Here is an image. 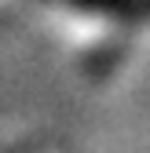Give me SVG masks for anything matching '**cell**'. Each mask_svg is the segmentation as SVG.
<instances>
[{
  "label": "cell",
  "mask_w": 150,
  "mask_h": 153,
  "mask_svg": "<svg viewBox=\"0 0 150 153\" xmlns=\"http://www.w3.org/2000/svg\"><path fill=\"white\" fill-rule=\"evenodd\" d=\"M8 153H37V146H18V149H8Z\"/></svg>",
  "instance_id": "7a4b0ae2"
},
{
  "label": "cell",
  "mask_w": 150,
  "mask_h": 153,
  "mask_svg": "<svg viewBox=\"0 0 150 153\" xmlns=\"http://www.w3.org/2000/svg\"><path fill=\"white\" fill-rule=\"evenodd\" d=\"M70 4L110 18H150V0H70Z\"/></svg>",
  "instance_id": "6da1fadb"
}]
</instances>
